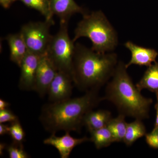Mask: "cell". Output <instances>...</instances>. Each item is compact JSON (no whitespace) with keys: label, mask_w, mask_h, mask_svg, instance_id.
<instances>
[{"label":"cell","mask_w":158,"mask_h":158,"mask_svg":"<svg viewBox=\"0 0 158 158\" xmlns=\"http://www.w3.org/2000/svg\"><path fill=\"white\" fill-rule=\"evenodd\" d=\"M145 141L150 147L158 149V128H154L145 135Z\"/></svg>","instance_id":"22"},{"label":"cell","mask_w":158,"mask_h":158,"mask_svg":"<svg viewBox=\"0 0 158 158\" xmlns=\"http://www.w3.org/2000/svg\"><path fill=\"white\" fill-rule=\"evenodd\" d=\"M54 20L30 22L24 25L20 31L28 50L40 56L46 55L52 35L50 33Z\"/></svg>","instance_id":"6"},{"label":"cell","mask_w":158,"mask_h":158,"mask_svg":"<svg viewBox=\"0 0 158 158\" xmlns=\"http://www.w3.org/2000/svg\"><path fill=\"white\" fill-rule=\"evenodd\" d=\"M118 63L116 53H101L77 43L72 71L73 83L81 90H98L112 77Z\"/></svg>","instance_id":"1"},{"label":"cell","mask_w":158,"mask_h":158,"mask_svg":"<svg viewBox=\"0 0 158 158\" xmlns=\"http://www.w3.org/2000/svg\"><path fill=\"white\" fill-rule=\"evenodd\" d=\"M19 120L18 118L11 110L6 109L0 110V123L11 122Z\"/></svg>","instance_id":"23"},{"label":"cell","mask_w":158,"mask_h":158,"mask_svg":"<svg viewBox=\"0 0 158 158\" xmlns=\"http://www.w3.org/2000/svg\"><path fill=\"white\" fill-rule=\"evenodd\" d=\"M127 124L125 116L123 114H120L116 118L111 119L107 127L112 133L114 142H123Z\"/></svg>","instance_id":"17"},{"label":"cell","mask_w":158,"mask_h":158,"mask_svg":"<svg viewBox=\"0 0 158 158\" xmlns=\"http://www.w3.org/2000/svg\"><path fill=\"white\" fill-rule=\"evenodd\" d=\"M9 135L13 139V142L22 143L25 137V133L19 120L11 123Z\"/></svg>","instance_id":"20"},{"label":"cell","mask_w":158,"mask_h":158,"mask_svg":"<svg viewBox=\"0 0 158 158\" xmlns=\"http://www.w3.org/2000/svg\"><path fill=\"white\" fill-rule=\"evenodd\" d=\"M157 102L156 103L155 106V108L156 110V118L155 123V127L158 128V96H156Z\"/></svg>","instance_id":"27"},{"label":"cell","mask_w":158,"mask_h":158,"mask_svg":"<svg viewBox=\"0 0 158 158\" xmlns=\"http://www.w3.org/2000/svg\"><path fill=\"white\" fill-rule=\"evenodd\" d=\"M10 126L4 124L0 123V135L3 136L7 134H9Z\"/></svg>","instance_id":"24"},{"label":"cell","mask_w":158,"mask_h":158,"mask_svg":"<svg viewBox=\"0 0 158 158\" xmlns=\"http://www.w3.org/2000/svg\"><path fill=\"white\" fill-rule=\"evenodd\" d=\"M89 141H90V139L87 137L74 138L70 135L69 132H66L65 135L62 137H57L55 134H52L50 137L44 141V143L52 145L56 148L61 158H68L75 147Z\"/></svg>","instance_id":"10"},{"label":"cell","mask_w":158,"mask_h":158,"mask_svg":"<svg viewBox=\"0 0 158 158\" xmlns=\"http://www.w3.org/2000/svg\"><path fill=\"white\" fill-rule=\"evenodd\" d=\"M136 86L140 91L146 89L158 96V62L148 66Z\"/></svg>","instance_id":"15"},{"label":"cell","mask_w":158,"mask_h":158,"mask_svg":"<svg viewBox=\"0 0 158 158\" xmlns=\"http://www.w3.org/2000/svg\"><path fill=\"white\" fill-rule=\"evenodd\" d=\"M41 56L28 52L24 58L20 66L19 87L22 90H34L36 74Z\"/></svg>","instance_id":"8"},{"label":"cell","mask_w":158,"mask_h":158,"mask_svg":"<svg viewBox=\"0 0 158 158\" xmlns=\"http://www.w3.org/2000/svg\"><path fill=\"white\" fill-rule=\"evenodd\" d=\"M10 158H27L28 155L26 152L22 143L13 142L7 148Z\"/></svg>","instance_id":"21"},{"label":"cell","mask_w":158,"mask_h":158,"mask_svg":"<svg viewBox=\"0 0 158 158\" xmlns=\"http://www.w3.org/2000/svg\"><path fill=\"white\" fill-rule=\"evenodd\" d=\"M124 46L131 55L130 62L126 64L127 68L132 65L148 67L156 62L158 52L156 50L140 46L130 41L126 42Z\"/></svg>","instance_id":"11"},{"label":"cell","mask_w":158,"mask_h":158,"mask_svg":"<svg viewBox=\"0 0 158 158\" xmlns=\"http://www.w3.org/2000/svg\"><path fill=\"white\" fill-rule=\"evenodd\" d=\"M72 82V77L69 74L58 71L48 92L49 100L52 102H56L70 98Z\"/></svg>","instance_id":"9"},{"label":"cell","mask_w":158,"mask_h":158,"mask_svg":"<svg viewBox=\"0 0 158 158\" xmlns=\"http://www.w3.org/2000/svg\"><path fill=\"white\" fill-rule=\"evenodd\" d=\"M112 118L111 113L107 110H91L85 115L83 124L90 132L106 127Z\"/></svg>","instance_id":"14"},{"label":"cell","mask_w":158,"mask_h":158,"mask_svg":"<svg viewBox=\"0 0 158 158\" xmlns=\"http://www.w3.org/2000/svg\"><path fill=\"white\" fill-rule=\"evenodd\" d=\"M126 64L119 62L108 84L105 98L113 103L120 114L142 119L149 117L152 100L142 96L127 73Z\"/></svg>","instance_id":"3"},{"label":"cell","mask_w":158,"mask_h":158,"mask_svg":"<svg viewBox=\"0 0 158 158\" xmlns=\"http://www.w3.org/2000/svg\"><path fill=\"white\" fill-rule=\"evenodd\" d=\"M90 133L91 135L90 141L94 143L97 149L108 147L114 142L112 133L107 127L91 131Z\"/></svg>","instance_id":"18"},{"label":"cell","mask_w":158,"mask_h":158,"mask_svg":"<svg viewBox=\"0 0 158 158\" xmlns=\"http://www.w3.org/2000/svg\"><path fill=\"white\" fill-rule=\"evenodd\" d=\"M146 129L141 119H136L131 123H127L126 133L123 142L127 146H131L139 138L145 136Z\"/></svg>","instance_id":"16"},{"label":"cell","mask_w":158,"mask_h":158,"mask_svg":"<svg viewBox=\"0 0 158 158\" xmlns=\"http://www.w3.org/2000/svg\"><path fill=\"white\" fill-rule=\"evenodd\" d=\"M50 1L52 14L58 16L60 21L69 22L71 17L76 13H81L83 15L88 13L74 0H50Z\"/></svg>","instance_id":"12"},{"label":"cell","mask_w":158,"mask_h":158,"mask_svg":"<svg viewBox=\"0 0 158 158\" xmlns=\"http://www.w3.org/2000/svg\"><path fill=\"white\" fill-rule=\"evenodd\" d=\"M58 72L55 65L46 55L40 58L36 74L34 90L40 96H44L48 92L51 83Z\"/></svg>","instance_id":"7"},{"label":"cell","mask_w":158,"mask_h":158,"mask_svg":"<svg viewBox=\"0 0 158 158\" xmlns=\"http://www.w3.org/2000/svg\"><path fill=\"white\" fill-rule=\"evenodd\" d=\"M101 100L98 90H88L81 97L44 105L40 118L44 128L52 134L62 130L79 131L85 115Z\"/></svg>","instance_id":"2"},{"label":"cell","mask_w":158,"mask_h":158,"mask_svg":"<svg viewBox=\"0 0 158 158\" xmlns=\"http://www.w3.org/2000/svg\"><path fill=\"white\" fill-rule=\"evenodd\" d=\"M18 0H0V4L5 9H8L12 3Z\"/></svg>","instance_id":"25"},{"label":"cell","mask_w":158,"mask_h":158,"mask_svg":"<svg viewBox=\"0 0 158 158\" xmlns=\"http://www.w3.org/2000/svg\"><path fill=\"white\" fill-rule=\"evenodd\" d=\"M26 6L37 10L45 17L46 20H53L50 9V0H19Z\"/></svg>","instance_id":"19"},{"label":"cell","mask_w":158,"mask_h":158,"mask_svg":"<svg viewBox=\"0 0 158 158\" xmlns=\"http://www.w3.org/2000/svg\"><path fill=\"white\" fill-rule=\"evenodd\" d=\"M10 49V59L20 67L28 52L27 47L20 32L9 34L6 37Z\"/></svg>","instance_id":"13"},{"label":"cell","mask_w":158,"mask_h":158,"mask_svg":"<svg viewBox=\"0 0 158 158\" xmlns=\"http://www.w3.org/2000/svg\"><path fill=\"white\" fill-rule=\"evenodd\" d=\"M9 103L6 101L0 99V110H5L9 106Z\"/></svg>","instance_id":"26"},{"label":"cell","mask_w":158,"mask_h":158,"mask_svg":"<svg viewBox=\"0 0 158 158\" xmlns=\"http://www.w3.org/2000/svg\"><path fill=\"white\" fill-rule=\"evenodd\" d=\"M74 42L81 37L91 40V49L101 53L111 52L118 44L117 33L102 11L83 15L75 30Z\"/></svg>","instance_id":"4"},{"label":"cell","mask_w":158,"mask_h":158,"mask_svg":"<svg viewBox=\"0 0 158 158\" xmlns=\"http://www.w3.org/2000/svg\"><path fill=\"white\" fill-rule=\"evenodd\" d=\"M68 23V21H60L59 31L52 37L46 55L58 71L72 77L75 44L69 35Z\"/></svg>","instance_id":"5"}]
</instances>
